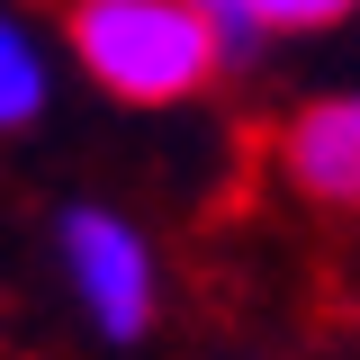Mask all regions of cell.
I'll return each instance as SVG.
<instances>
[{
    "mask_svg": "<svg viewBox=\"0 0 360 360\" xmlns=\"http://www.w3.org/2000/svg\"><path fill=\"white\" fill-rule=\"evenodd\" d=\"M63 54L117 108H189L225 72L217 27L189 0H63Z\"/></svg>",
    "mask_w": 360,
    "mask_h": 360,
    "instance_id": "1",
    "label": "cell"
},
{
    "mask_svg": "<svg viewBox=\"0 0 360 360\" xmlns=\"http://www.w3.org/2000/svg\"><path fill=\"white\" fill-rule=\"evenodd\" d=\"M54 262H63V288L82 324L108 342V352H135L162 315V262H153V234L108 207V198H72L54 207Z\"/></svg>",
    "mask_w": 360,
    "mask_h": 360,
    "instance_id": "2",
    "label": "cell"
},
{
    "mask_svg": "<svg viewBox=\"0 0 360 360\" xmlns=\"http://www.w3.org/2000/svg\"><path fill=\"white\" fill-rule=\"evenodd\" d=\"M279 180L315 207H360V90L307 99L279 127Z\"/></svg>",
    "mask_w": 360,
    "mask_h": 360,
    "instance_id": "3",
    "label": "cell"
},
{
    "mask_svg": "<svg viewBox=\"0 0 360 360\" xmlns=\"http://www.w3.org/2000/svg\"><path fill=\"white\" fill-rule=\"evenodd\" d=\"M45 99H54L45 37L18 18V9H0V135H27V127L45 117Z\"/></svg>",
    "mask_w": 360,
    "mask_h": 360,
    "instance_id": "4",
    "label": "cell"
},
{
    "mask_svg": "<svg viewBox=\"0 0 360 360\" xmlns=\"http://www.w3.org/2000/svg\"><path fill=\"white\" fill-rule=\"evenodd\" d=\"M360 0H243V18L262 27V45L270 37H324V27H342Z\"/></svg>",
    "mask_w": 360,
    "mask_h": 360,
    "instance_id": "5",
    "label": "cell"
},
{
    "mask_svg": "<svg viewBox=\"0 0 360 360\" xmlns=\"http://www.w3.org/2000/svg\"><path fill=\"white\" fill-rule=\"evenodd\" d=\"M189 9L217 27V54H225V63H252V54H262V27L243 18V0H189Z\"/></svg>",
    "mask_w": 360,
    "mask_h": 360,
    "instance_id": "6",
    "label": "cell"
}]
</instances>
